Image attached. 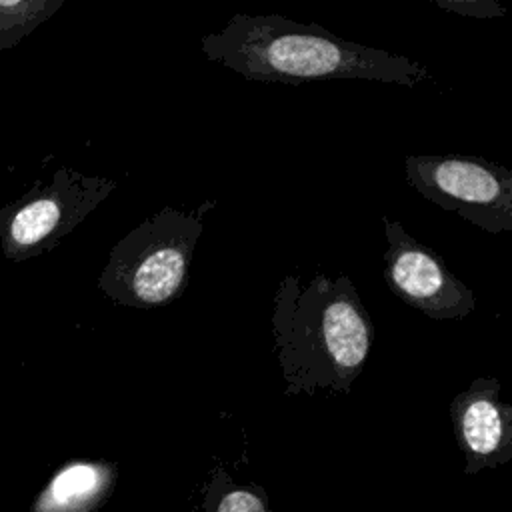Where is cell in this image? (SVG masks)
<instances>
[{
    "label": "cell",
    "mask_w": 512,
    "mask_h": 512,
    "mask_svg": "<svg viewBox=\"0 0 512 512\" xmlns=\"http://www.w3.org/2000/svg\"><path fill=\"white\" fill-rule=\"evenodd\" d=\"M202 50L210 60L256 82L378 80L416 86L434 80L412 58L356 44L320 24H300L280 14H234L224 30L202 40Z\"/></svg>",
    "instance_id": "cell-1"
},
{
    "label": "cell",
    "mask_w": 512,
    "mask_h": 512,
    "mask_svg": "<svg viewBox=\"0 0 512 512\" xmlns=\"http://www.w3.org/2000/svg\"><path fill=\"white\" fill-rule=\"evenodd\" d=\"M272 332L286 396L350 392L374 346V322L352 280L316 274L306 288L286 274L274 296Z\"/></svg>",
    "instance_id": "cell-2"
},
{
    "label": "cell",
    "mask_w": 512,
    "mask_h": 512,
    "mask_svg": "<svg viewBox=\"0 0 512 512\" xmlns=\"http://www.w3.org/2000/svg\"><path fill=\"white\" fill-rule=\"evenodd\" d=\"M406 180L426 200L490 232L512 230V170L480 156H406Z\"/></svg>",
    "instance_id": "cell-3"
},
{
    "label": "cell",
    "mask_w": 512,
    "mask_h": 512,
    "mask_svg": "<svg viewBox=\"0 0 512 512\" xmlns=\"http://www.w3.org/2000/svg\"><path fill=\"white\" fill-rule=\"evenodd\" d=\"M384 220L388 250L384 280L408 306L432 320H460L476 306L474 292L458 280L430 246L412 238L400 222Z\"/></svg>",
    "instance_id": "cell-4"
},
{
    "label": "cell",
    "mask_w": 512,
    "mask_h": 512,
    "mask_svg": "<svg viewBox=\"0 0 512 512\" xmlns=\"http://www.w3.org/2000/svg\"><path fill=\"white\" fill-rule=\"evenodd\" d=\"M208 206L196 214L168 210L144 230V242L136 248V260L124 278L136 304H164L182 292L202 232V212Z\"/></svg>",
    "instance_id": "cell-5"
},
{
    "label": "cell",
    "mask_w": 512,
    "mask_h": 512,
    "mask_svg": "<svg viewBox=\"0 0 512 512\" xmlns=\"http://www.w3.org/2000/svg\"><path fill=\"white\" fill-rule=\"evenodd\" d=\"M464 474L498 468L512 460V402L500 398L496 378H476L450 402Z\"/></svg>",
    "instance_id": "cell-6"
},
{
    "label": "cell",
    "mask_w": 512,
    "mask_h": 512,
    "mask_svg": "<svg viewBox=\"0 0 512 512\" xmlns=\"http://www.w3.org/2000/svg\"><path fill=\"white\" fill-rule=\"evenodd\" d=\"M116 478V466L110 462H68L44 484L30 512H98L114 492Z\"/></svg>",
    "instance_id": "cell-7"
},
{
    "label": "cell",
    "mask_w": 512,
    "mask_h": 512,
    "mask_svg": "<svg viewBox=\"0 0 512 512\" xmlns=\"http://www.w3.org/2000/svg\"><path fill=\"white\" fill-rule=\"evenodd\" d=\"M202 512H272L266 490L256 482L238 484L224 468H216L204 492Z\"/></svg>",
    "instance_id": "cell-8"
},
{
    "label": "cell",
    "mask_w": 512,
    "mask_h": 512,
    "mask_svg": "<svg viewBox=\"0 0 512 512\" xmlns=\"http://www.w3.org/2000/svg\"><path fill=\"white\" fill-rule=\"evenodd\" d=\"M62 220V206L52 196H40L24 204L8 222V238L16 246H34L44 242Z\"/></svg>",
    "instance_id": "cell-9"
},
{
    "label": "cell",
    "mask_w": 512,
    "mask_h": 512,
    "mask_svg": "<svg viewBox=\"0 0 512 512\" xmlns=\"http://www.w3.org/2000/svg\"><path fill=\"white\" fill-rule=\"evenodd\" d=\"M434 4L444 10L476 18H496L506 14V8L496 4L494 0H434Z\"/></svg>",
    "instance_id": "cell-10"
}]
</instances>
